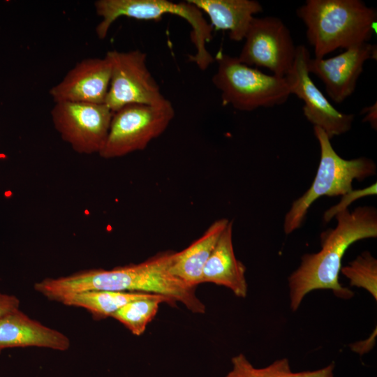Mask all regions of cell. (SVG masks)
<instances>
[{
  "mask_svg": "<svg viewBox=\"0 0 377 377\" xmlns=\"http://www.w3.org/2000/svg\"><path fill=\"white\" fill-rule=\"evenodd\" d=\"M214 60L218 66L212 82L221 91L223 105L252 111L281 105L291 94L286 77L265 74L221 51Z\"/></svg>",
  "mask_w": 377,
  "mask_h": 377,
  "instance_id": "obj_6",
  "label": "cell"
},
{
  "mask_svg": "<svg viewBox=\"0 0 377 377\" xmlns=\"http://www.w3.org/2000/svg\"><path fill=\"white\" fill-rule=\"evenodd\" d=\"M173 251L159 253L138 264L112 269H90L56 279L47 278L35 283V290L50 300L93 290L143 293L162 295L175 304H183L195 313L205 312V304L192 288L173 276L170 265Z\"/></svg>",
  "mask_w": 377,
  "mask_h": 377,
  "instance_id": "obj_1",
  "label": "cell"
},
{
  "mask_svg": "<svg viewBox=\"0 0 377 377\" xmlns=\"http://www.w3.org/2000/svg\"><path fill=\"white\" fill-rule=\"evenodd\" d=\"M108 58H87L77 62L49 91L54 103H105L110 86Z\"/></svg>",
  "mask_w": 377,
  "mask_h": 377,
  "instance_id": "obj_13",
  "label": "cell"
},
{
  "mask_svg": "<svg viewBox=\"0 0 377 377\" xmlns=\"http://www.w3.org/2000/svg\"><path fill=\"white\" fill-rule=\"evenodd\" d=\"M209 18L213 29L228 31L234 41L244 39L255 15L263 10L256 0H188Z\"/></svg>",
  "mask_w": 377,
  "mask_h": 377,
  "instance_id": "obj_16",
  "label": "cell"
},
{
  "mask_svg": "<svg viewBox=\"0 0 377 377\" xmlns=\"http://www.w3.org/2000/svg\"><path fill=\"white\" fill-rule=\"evenodd\" d=\"M320 149V160L309 188L295 200L286 213L283 230L288 235L299 228L310 206L320 197L343 195L353 191L354 179L362 181L376 175V165L366 157L346 160L335 151L325 132L313 126Z\"/></svg>",
  "mask_w": 377,
  "mask_h": 377,
  "instance_id": "obj_5",
  "label": "cell"
},
{
  "mask_svg": "<svg viewBox=\"0 0 377 377\" xmlns=\"http://www.w3.org/2000/svg\"><path fill=\"white\" fill-rule=\"evenodd\" d=\"M337 226L321 234V250L302 256L298 268L288 278L290 308L295 311L306 294L318 289L331 290L340 298L353 293L339 281L342 258L354 242L377 237V211L364 206L346 209L336 216Z\"/></svg>",
  "mask_w": 377,
  "mask_h": 377,
  "instance_id": "obj_2",
  "label": "cell"
},
{
  "mask_svg": "<svg viewBox=\"0 0 377 377\" xmlns=\"http://www.w3.org/2000/svg\"><path fill=\"white\" fill-rule=\"evenodd\" d=\"M376 194V183L364 189L351 191L350 192L343 195L344 197L340 202L336 206L332 207L324 214V220L328 222L332 217L335 216L339 212L348 209L349 203L353 202L360 198Z\"/></svg>",
  "mask_w": 377,
  "mask_h": 377,
  "instance_id": "obj_22",
  "label": "cell"
},
{
  "mask_svg": "<svg viewBox=\"0 0 377 377\" xmlns=\"http://www.w3.org/2000/svg\"><path fill=\"white\" fill-rule=\"evenodd\" d=\"M362 113L364 114L362 119L364 122H369L373 128L376 129L377 126V108L376 103L371 106L364 108L362 110Z\"/></svg>",
  "mask_w": 377,
  "mask_h": 377,
  "instance_id": "obj_24",
  "label": "cell"
},
{
  "mask_svg": "<svg viewBox=\"0 0 377 377\" xmlns=\"http://www.w3.org/2000/svg\"><path fill=\"white\" fill-rule=\"evenodd\" d=\"M94 8L97 15L101 17L96 27L100 39L106 37L113 22L120 17L156 21L168 13L182 17L191 27V39L196 50L195 54L188 55V60L202 71L214 61L206 47L212 38L214 29L203 13L188 0L179 3L168 0H98L94 2Z\"/></svg>",
  "mask_w": 377,
  "mask_h": 377,
  "instance_id": "obj_4",
  "label": "cell"
},
{
  "mask_svg": "<svg viewBox=\"0 0 377 377\" xmlns=\"http://www.w3.org/2000/svg\"><path fill=\"white\" fill-rule=\"evenodd\" d=\"M113 112L105 104L55 103L51 117L61 138L80 154L101 151L106 141Z\"/></svg>",
  "mask_w": 377,
  "mask_h": 377,
  "instance_id": "obj_9",
  "label": "cell"
},
{
  "mask_svg": "<svg viewBox=\"0 0 377 377\" xmlns=\"http://www.w3.org/2000/svg\"><path fill=\"white\" fill-rule=\"evenodd\" d=\"M237 57L249 66L268 68L273 75L286 77L291 69L296 53L290 32L279 17H254Z\"/></svg>",
  "mask_w": 377,
  "mask_h": 377,
  "instance_id": "obj_10",
  "label": "cell"
},
{
  "mask_svg": "<svg viewBox=\"0 0 377 377\" xmlns=\"http://www.w3.org/2000/svg\"><path fill=\"white\" fill-rule=\"evenodd\" d=\"M229 221L225 218L215 221L200 238L188 247L181 251L173 252L170 265L171 274L192 288L202 283L205 265Z\"/></svg>",
  "mask_w": 377,
  "mask_h": 377,
  "instance_id": "obj_17",
  "label": "cell"
},
{
  "mask_svg": "<svg viewBox=\"0 0 377 377\" xmlns=\"http://www.w3.org/2000/svg\"><path fill=\"white\" fill-rule=\"evenodd\" d=\"M376 57V45L364 43L328 59L310 58L308 70L323 82L329 97L341 103L354 92L364 63Z\"/></svg>",
  "mask_w": 377,
  "mask_h": 377,
  "instance_id": "obj_12",
  "label": "cell"
},
{
  "mask_svg": "<svg viewBox=\"0 0 377 377\" xmlns=\"http://www.w3.org/2000/svg\"><path fill=\"white\" fill-rule=\"evenodd\" d=\"M105 56L111 64V76L105 104L112 112L130 104L162 105L169 102L147 68L145 52L111 50Z\"/></svg>",
  "mask_w": 377,
  "mask_h": 377,
  "instance_id": "obj_8",
  "label": "cell"
},
{
  "mask_svg": "<svg viewBox=\"0 0 377 377\" xmlns=\"http://www.w3.org/2000/svg\"><path fill=\"white\" fill-rule=\"evenodd\" d=\"M231 361L232 368L226 377H334V362L314 371L293 372L286 358L277 360L264 368L254 367L242 353Z\"/></svg>",
  "mask_w": 377,
  "mask_h": 377,
  "instance_id": "obj_19",
  "label": "cell"
},
{
  "mask_svg": "<svg viewBox=\"0 0 377 377\" xmlns=\"http://www.w3.org/2000/svg\"><path fill=\"white\" fill-rule=\"evenodd\" d=\"M310 58L306 46H297L293 66L286 77L290 94L304 102L303 112L306 119L313 126L323 129L331 139L348 132L352 127L355 115L337 110L314 84L308 70Z\"/></svg>",
  "mask_w": 377,
  "mask_h": 377,
  "instance_id": "obj_11",
  "label": "cell"
},
{
  "mask_svg": "<svg viewBox=\"0 0 377 377\" xmlns=\"http://www.w3.org/2000/svg\"><path fill=\"white\" fill-rule=\"evenodd\" d=\"M149 293L93 290L66 296L59 302L67 306L82 307L89 311L92 316L97 319L111 317L126 303L142 297Z\"/></svg>",
  "mask_w": 377,
  "mask_h": 377,
  "instance_id": "obj_18",
  "label": "cell"
},
{
  "mask_svg": "<svg viewBox=\"0 0 377 377\" xmlns=\"http://www.w3.org/2000/svg\"><path fill=\"white\" fill-rule=\"evenodd\" d=\"M341 272L350 281V285L367 290L377 300V260L369 251H364Z\"/></svg>",
  "mask_w": 377,
  "mask_h": 377,
  "instance_id": "obj_21",
  "label": "cell"
},
{
  "mask_svg": "<svg viewBox=\"0 0 377 377\" xmlns=\"http://www.w3.org/2000/svg\"><path fill=\"white\" fill-rule=\"evenodd\" d=\"M246 267L235 257L232 244V221H229L202 270V283L225 286L239 297L247 295Z\"/></svg>",
  "mask_w": 377,
  "mask_h": 377,
  "instance_id": "obj_15",
  "label": "cell"
},
{
  "mask_svg": "<svg viewBox=\"0 0 377 377\" xmlns=\"http://www.w3.org/2000/svg\"><path fill=\"white\" fill-rule=\"evenodd\" d=\"M296 13L306 26L317 59L368 43L377 20L376 10L360 0H307Z\"/></svg>",
  "mask_w": 377,
  "mask_h": 377,
  "instance_id": "obj_3",
  "label": "cell"
},
{
  "mask_svg": "<svg viewBox=\"0 0 377 377\" xmlns=\"http://www.w3.org/2000/svg\"><path fill=\"white\" fill-rule=\"evenodd\" d=\"M174 116L170 101L162 105L122 107L113 112L106 141L98 154L113 158L145 149L165 131Z\"/></svg>",
  "mask_w": 377,
  "mask_h": 377,
  "instance_id": "obj_7",
  "label": "cell"
},
{
  "mask_svg": "<svg viewBox=\"0 0 377 377\" xmlns=\"http://www.w3.org/2000/svg\"><path fill=\"white\" fill-rule=\"evenodd\" d=\"M70 339L21 311L13 310L0 318V351L16 347H40L66 350Z\"/></svg>",
  "mask_w": 377,
  "mask_h": 377,
  "instance_id": "obj_14",
  "label": "cell"
},
{
  "mask_svg": "<svg viewBox=\"0 0 377 377\" xmlns=\"http://www.w3.org/2000/svg\"><path fill=\"white\" fill-rule=\"evenodd\" d=\"M163 302L175 305L168 297L152 294L126 303L111 317L122 323L134 335L140 336L145 331Z\"/></svg>",
  "mask_w": 377,
  "mask_h": 377,
  "instance_id": "obj_20",
  "label": "cell"
},
{
  "mask_svg": "<svg viewBox=\"0 0 377 377\" xmlns=\"http://www.w3.org/2000/svg\"><path fill=\"white\" fill-rule=\"evenodd\" d=\"M20 302L15 295L0 293V318L5 314L19 309Z\"/></svg>",
  "mask_w": 377,
  "mask_h": 377,
  "instance_id": "obj_23",
  "label": "cell"
}]
</instances>
